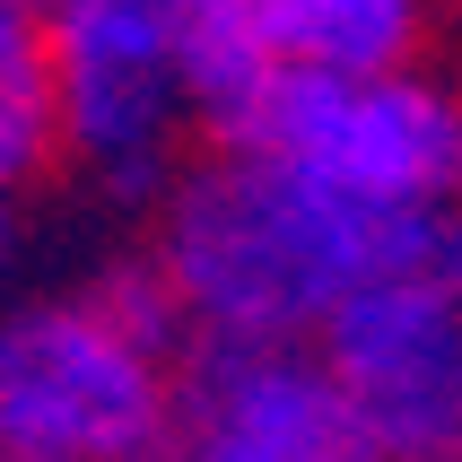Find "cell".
<instances>
[{"mask_svg": "<svg viewBox=\"0 0 462 462\" xmlns=\"http://www.w3.org/2000/svg\"><path fill=\"white\" fill-rule=\"evenodd\" d=\"M149 262L192 349H314V332L375 280H462V209L402 218L340 201L254 149H218L166 183Z\"/></svg>", "mask_w": 462, "mask_h": 462, "instance_id": "6da1fadb", "label": "cell"}, {"mask_svg": "<svg viewBox=\"0 0 462 462\" xmlns=\"http://www.w3.org/2000/svg\"><path fill=\"white\" fill-rule=\"evenodd\" d=\"M183 349L149 254L0 306V462H166Z\"/></svg>", "mask_w": 462, "mask_h": 462, "instance_id": "7a4b0ae2", "label": "cell"}, {"mask_svg": "<svg viewBox=\"0 0 462 462\" xmlns=\"http://www.w3.org/2000/svg\"><path fill=\"white\" fill-rule=\"evenodd\" d=\"M288 175L323 183L366 209H462V88L437 70H375V79H306L280 70L245 114L236 140Z\"/></svg>", "mask_w": 462, "mask_h": 462, "instance_id": "3957f363", "label": "cell"}, {"mask_svg": "<svg viewBox=\"0 0 462 462\" xmlns=\"http://www.w3.org/2000/svg\"><path fill=\"white\" fill-rule=\"evenodd\" d=\"M61 157L114 201H166L183 149V79L166 0H35Z\"/></svg>", "mask_w": 462, "mask_h": 462, "instance_id": "277c9868", "label": "cell"}, {"mask_svg": "<svg viewBox=\"0 0 462 462\" xmlns=\"http://www.w3.org/2000/svg\"><path fill=\"white\" fill-rule=\"evenodd\" d=\"M375 462H462V280L402 271L314 332Z\"/></svg>", "mask_w": 462, "mask_h": 462, "instance_id": "5b68a950", "label": "cell"}, {"mask_svg": "<svg viewBox=\"0 0 462 462\" xmlns=\"http://www.w3.org/2000/svg\"><path fill=\"white\" fill-rule=\"evenodd\" d=\"M166 462H375L314 349H183Z\"/></svg>", "mask_w": 462, "mask_h": 462, "instance_id": "8992f818", "label": "cell"}, {"mask_svg": "<svg viewBox=\"0 0 462 462\" xmlns=\"http://www.w3.org/2000/svg\"><path fill=\"white\" fill-rule=\"evenodd\" d=\"M271 61L306 79H375L411 70L428 35V0H262Z\"/></svg>", "mask_w": 462, "mask_h": 462, "instance_id": "52a82bcc", "label": "cell"}, {"mask_svg": "<svg viewBox=\"0 0 462 462\" xmlns=\"http://www.w3.org/2000/svg\"><path fill=\"white\" fill-rule=\"evenodd\" d=\"M166 35H175V79L192 123L236 140L262 88L280 79L271 35H262V0H166Z\"/></svg>", "mask_w": 462, "mask_h": 462, "instance_id": "ba28073f", "label": "cell"}, {"mask_svg": "<svg viewBox=\"0 0 462 462\" xmlns=\"http://www.w3.org/2000/svg\"><path fill=\"white\" fill-rule=\"evenodd\" d=\"M61 157L52 123V79H44V35L35 18H0V209H18Z\"/></svg>", "mask_w": 462, "mask_h": 462, "instance_id": "9c48e42d", "label": "cell"}, {"mask_svg": "<svg viewBox=\"0 0 462 462\" xmlns=\"http://www.w3.org/2000/svg\"><path fill=\"white\" fill-rule=\"evenodd\" d=\"M18 209H0V297H9V280H18Z\"/></svg>", "mask_w": 462, "mask_h": 462, "instance_id": "30bf717a", "label": "cell"}, {"mask_svg": "<svg viewBox=\"0 0 462 462\" xmlns=\"http://www.w3.org/2000/svg\"><path fill=\"white\" fill-rule=\"evenodd\" d=\"M0 18H35V0H0Z\"/></svg>", "mask_w": 462, "mask_h": 462, "instance_id": "8fae6325", "label": "cell"}]
</instances>
